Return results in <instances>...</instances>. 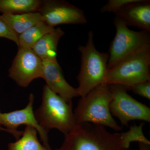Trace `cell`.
Masks as SVG:
<instances>
[{"mask_svg":"<svg viewBox=\"0 0 150 150\" xmlns=\"http://www.w3.org/2000/svg\"><path fill=\"white\" fill-rule=\"evenodd\" d=\"M113 23L116 32L108 53V69L129 55L150 46L149 32L129 29L123 21L116 17L113 20Z\"/></svg>","mask_w":150,"mask_h":150,"instance_id":"obj_6","label":"cell"},{"mask_svg":"<svg viewBox=\"0 0 150 150\" xmlns=\"http://www.w3.org/2000/svg\"><path fill=\"white\" fill-rule=\"evenodd\" d=\"M139 150H150V144L143 143H139Z\"/></svg>","mask_w":150,"mask_h":150,"instance_id":"obj_21","label":"cell"},{"mask_svg":"<svg viewBox=\"0 0 150 150\" xmlns=\"http://www.w3.org/2000/svg\"><path fill=\"white\" fill-rule=\"evenodd\" d=\"M59 150V149H56V150Z\"/></svg>","mask_w":150,"mask_h":150,"instance_id":"obj_23","label":"cell"},{"mask_svg":"<svg viewBox=\"0 0 150 150\" xmlns=\"http://www.w3.org/2000/svg\"><path fill=\"white\" fill-rule=\"evenodd\" d=\"M144 123L131 126L129 131L111 133L104 126L93 123L77 124L59 150H129L130 144L137 142L150 144L143 133Z\"/></svg>","mask_w":150,"mask_h":150,"instance_id":"obj_1","label":"cell"},{"mask_svg":"<svg viewBox=\"0 0 150 150\" xmlns=\"http://www.w3.org/2000/svg\"><path fill=\"white\" fill-rule=\"evenodd\" d=\"M37 132L33 126H26L21 138L9 143L8 150H51L41 145L38 139Z\"/></svg>","mask_w":150,"mask_h":150,"instance_id":"obj_15","label":"cell"},{"mask_svg":"<svg viewBox=\"0 0 150 150\" xmlns=\"http://www.w3.org/2000/svg\"><path fill=\"white\" fill-rule=\"evenodd\" d=\"M34 114L39 126L48 132L55 129L65 136L76 125L72 103L66 102L46 85L43 86L41 105Z\"/></svg>","mask_w":150,"mask_h":150,"instance_id":"obj_3","label":"cell"},{"mask_svg":"<svg viewBox=\"0 0 150 150\" xmlns=\"http://www.w3.org/2000/svg\"><path fill=\"white\" fill-rule=\"evenodd\" d=\"M4 38L12 40L18 46V35L0 18V38Z\"/></svg>","mask_w":150,"mask_h":150,"instance_id":"obj_19","label":"cell"},{"mask_svg":"<svg viewBox=\"0 0 150 150\" xmlns=\"http://www.w3.org/2000/svg\"><path fill=\"white\" fill-rule=\"evenodd\" d=\"M41 2L39 0H0V12L2 14L38 12Z\"/></svg>","mask_w":150,"mask_h":150,"instance_id":"obj_16","label":"cell"},{"mask_svg":"<svg viewBox=\"0 0 150 150\" xmlns=\"http://www.w3.org/2000/svg\"><path fill=\"white\" fill-rule=\"evenodd\" d=\"M34 95L31 93L28 98V103L23 109L8 112H2L0 110V126L5 127L17 140L23 134V131L18 130L19 126L22 125L32 126L37 130L43 146L51 150L49 144L48 132L39 126L34 116Z\"/></svg>","mask_w":150,"mask_h":150,"instance_id":"obj_10","label":"cell"},{"mask_svg":"<svg viewBox=\"0 0 150 150\" xmlns=\"http://www.w3.org/2000/svg\"><path fill=\"white\" fill-rule=\"evenodd\" d=\"M64 32L60 28L43 35L31 49L42 61H56L57 47Z\"/></svg>","mask_w":150,"mask_h":150,"instance_id":"obj_13","label":"cell"},{"mask_svg":"<svg viewBox=\"0 0 150 150\" xmlns=\"http://www.w3.org/2000/svg\"><path fill=\"white\" fill-rule=\"evenodd\" d=\"M0 131H6V132L11 134L10 131H9L7 129H6L5 128H4V127H3L2 126H0Z\"/></svg>","mask_w":150,"mask_h":150,"instance_id":"obj_22","label":"cell"},{"mask_svg":"<svg viewBox=\"0 0 150 150\" xmlns=\"http://www.w3.org/2000/svg\"><path fill=\"white\" fill-rule=\"evenodd\" d=\"M43 62L31 48L18 47L8 70V76L22 87H27L33 81L42 78Z\"/></svg>","mask_w":150,"mask_h":150,"instance_id":"obj_9","label":"cell"},{"mask_svg":"<svg viewBox=\"0 0 150 150\" xmlns=\"http://www.w3.org/2000/svg\"><path fill=\"white\" fill-rule=\"evenodd\" d=\"M0 18L18 35L30 28L43 22L41 15L38 12L21 14L4 13L0 15Z\"/></svg>","mask_w":150,"mask_h":150,"instance_id":"obj_14","label":"cell"},{"mask_svg":"<svg viewBox=\"0 0 150 150\" xmlns=\"http://www.w3.org/2000/svg\"><path fill=\"white\" fill-rule=\"evenodd\" d=\"M134 93L150 100V81L139 83L130 87L128 89Z\"/></svg>","mask_w":150,"mask_h":150,"instance_id":"obj_20","label":"cell"},{"mask_svg":"<svg viewBox=\"0 0 150 150\" xmlns=\"http://www.w3.org/2000/svg\"><path fill=\"white\" fill-rule=\"evenodd\" d=\"M43 79L46 85L54 93L69 103L74 98L79 96L77 90L69 84L65 79L57 61H42Z\"/></svg>","mask_w":150,"mask_h":150,"instance_id":"obj_11","label":"cell"},{"mask_svg":"<svg viewBox=\"0 0 150 150\" xmlns=\"http://www.w3.org/2000/svg\"><path fill=\"white\" fill-rule=\"evenodd\" d=\"M127 26L138 28L150 32V1L137 0L114 14Z\"/></svg>","mask_w":150,"mask_h":150,"instance_id":"obj_12","label":"cell"},{"mask_svg":"<svg viewBox=\"0 0 150 150\" xmlns=\"http://www.w3.org/2000/svg\"><path fill=\"white\" fill-rule=\"evenodd\" d=\"M150 46L129 55L108 70L103 84L130 87L150 81Z\"/></svg>","mask_w":150,"mask_h":150,"instance_id":"obj_5","label":"cell"},{"mask_svg":"<svg viewBox=\"0 0 150 150\" xmlns=\"http://www.w3.org/2000/svg\"><path fill=\"white\" fill-rule=\"evenodd\" d=\"M54 29V28L41 22L18 35V47L31 49L41 37Z\"/></svg>","mask_w":150,"mask_h":150,"instance_id":"obj_17","label":"cell"},{"mask_svg":"<svg viewBox=\"0 0 150 150\" xmlns=\"http://www.w3.org/2000/svg\"><path fill=\"white\" fill-rule=\"evenodd\" d=\"M38 12L42 21L51 27L60 24H85L84 12L68 2L62 0L41 1Z\"/></svg>","mask_w":150,"mask_h":150,"instance_id":"obj_8","label":"cell"},{"mask_svg":"<svg viewBox=\"0 0 150 150\" xmlns=\"http://www.w3.org/2000/svg\"><path fill=\"white\" fill-rule=\"evenodd\" d=\"M111 93L110 110L112 116L118 118L122 126H128L129 121L140 120L150 122V108L127 93L125 86L108 85Z\"/></svg>","mask_w":150,"mask_h":150,"instance_id":"obj_7","label":"cell"},{"mask_svg":"<svg viewBox=\"0 0 150 150\" xmlns=\"http://www.w3.org/2000/svg\"><path fill=\"white\" fill-rule=\"evenodd\" d=\"M137 0H109L106 4L100 8L101 13H112L114 14L129 4Z\"/></svg>","mask_w":150,"mask_h":150,"instance_id":"obj_18","label":"cell"},{"mask_svg":"<svg viewBox=\"0 0 150 150\" xmlns=\"http://www.w3.org/2000/svg\"><path fill=\"white\" fill-rule=\"evenodd\" d=\"M81 68L77 77L79 96L83 97L99 85L103 84L107 75L108 53L97 50L93 42V33L90 31L86 45L80 46Z\"/></svg>","mask_w":150,"mask_h":150,"instance_id":"obj_4","label":"cell"},{"mask_svg":"<svg viewBox=\"0 0 150 150\" xmlns=\"http://www.w3.org/2000/svg\"><path fill=\"white\" fill-rule=\"evenodd\" d=\"M111 100L109 86L101 84L81 97L74 110L77 124L88 123L109 127L115 131L122 129L112 117L110 110Z\"/></svg>","mask_w":150,"mask_h":150,"instance_id":"obj_2","label":"cell"}]
</instances>
